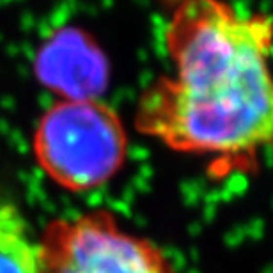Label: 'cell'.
Masks as SVG:
<instances>
[{
	"mask_svg": "<svg viewBox=\"0 0 273 273\" xmlns=\"http://www.w3.org/2000/svg\"><path fill=\"white\" fill-rule=\"evenodd\" d=\"M171 9L163 46L174 73L138 94L133 126L224 172L252 169L273 147V16L225 0H181Z\"/></svg>",
	"mask_w": 273,
	"mask_h": 273,
	"instance_id": "cell-1",
	"label": "cell"
},
{
	"mask_svg": "<svg viewBox=\"0 0 273 273\" xmlns=\"http://www.w3.org/2000/svg\"><path fill=\"white\" fill-rule=\"evenodd\" d=\"M128 132L103 99H55L32 133V156L52 183L82 194L103 188L124 169Z\"/></svg>",
	"mask_w": 273,
	"mask_h": 273,
	"instance_id": "cell-2",
	"label": "cell"
},
{
	"mask_svg": "<svg viewBox=\"0 0 273 273\" xmlns=\"http://www.w3.org/2000/svg\"><path fill=\"white\" fill-rule=\"evenodd\" d=\"M38 254L39 273H177L160 245L126 231L103 208L52 218Z\"/></svg>",
	"mask_w": 273,
	"mask_h": 273,
	"instance_id": "cell-3",
	"label": "cell"
},
{
	"mask_svg": "<svg viewBox=\"0 0 273 273\" xmlns=\"http://www.w3.org/2000/svg\"><path fill=\"white\" fill-rule=\"evenodd\" d=\"M39 85L57 99H101L110 83V62L94 36L77 25L54 29L32 60Z\"/></svg>",
	"mask_w": 273,
	"mask_h": 273,
	"instance_id": "cell-4",
	"label": "cell"
},
{
	"mask_svg": "<svg viewBox=\"0 0 273 273\" xmlns=\"http://www.w3.org/2000/svg\"><path fill=\"white\" fill-rule=\"evenodd\" d=\"M0 273H39L38 239L13 202H0Z\"/></svg>",
	"mask_w": 273,
	"mask_h": 273,
	"instance_id": "cell-5",
	"label": "cell"
},
{
	"mask_svg": "<svg viewBox=\"0 0 273 273\" xmlns=\"http://www.w3.org/2000/svg\"><path fill=\"white\" fill-rule=\"evenodd\" d=\"M161 4H165V5H169V7H172V5H176L177 2H181V0H160Z\"/></svg>",
	"mask_w": 273,
	"mask_h": 273,
	"instance_id": "cell-6",
	"label": "cell"
}]
</instances>
